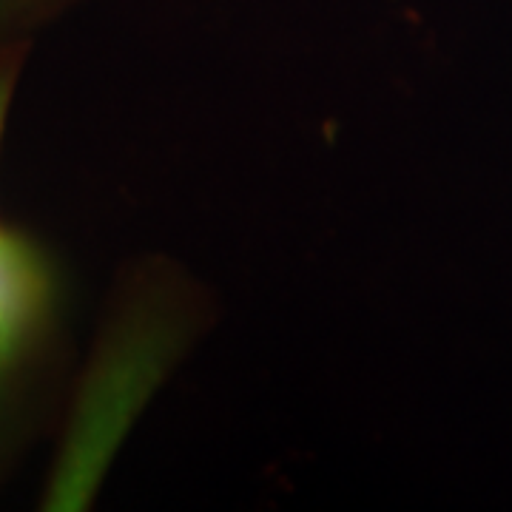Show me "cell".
I'll return each instance as SVG.
<instances>
[{
    "label": "cell",
    "instance_id": "6da1fadb",
    "mask_svg": "<svg viewBox=\"0 0 512 512\" xmlns=\"http://www.w3.org/2000/svg\"><path fill=\"white\" fill-rule=\"evenodd\" d=\"M43 302V274L20 242L0 234V345H12Z\"/></svg>",
    "mask_w": 512,
    "mask_h": 512
},
{
    "label": "cell",
    "instance_id": "7a4b0ae2",
    "mask_svg": "<svg viewBox=\"0 0 512 512\" xmlns=\"http://www.w3.org/2000/svg\"><path fill=\"white\" fill-rule=\"evenodd\" d=\"M26 0H0V26H6L9 20H15Z\"/></svg>",
    "mask_w": 512,
    "mask_h": 512
},
{
    "label": "cell",
    "instance_id": "3957f363",
    "mask_svg": "<svg viewBox=\"0 0 512 512\" xmlns=\"http://www.w3.org/2000/svg\"><path fill=\"white\" fill-rule=\"evenodd\" d=\"M6 103H9V86L0 83V128H3V114H6Z\"/></svg>",
    "mask_w": 512,
    "mask_h": 512
}]
</instances>
